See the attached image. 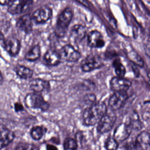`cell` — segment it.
<instances>
[{"mask_svg":"<svg viewBox=\"0 0 150 150\" xmlns=\"http://www.w3.org/2000/svg\"><path fill=\"white\" fill-rule=\"evenodd\" d=\"M115 120V115L108 113L107 112L97 123L96 127L97 132L100 134L108 132L114 126Z\"/></svg>","mask_w":150,"mask_h":150,"instance_id":"ba28073f","label":"cell"},{"mask_svg":"<svg viewBox=\"0 0 150 150\" xmlns=\"http://www.w3.org/2000/svg\"><path fill=\"white\" fill-rule=\"evenodd\" d=\"M52 10L51 8L47 5H43L38 8L33 12L32 19L35 23L43 24L50 20L52 17Z\"/></svg>","mask_w":150,"mask_h":150,"instance_id":"5b68a950","label":"cell"},{"mask_svg":"<svg viewBox=\"0 0 150 150\" xmlns=\"http://www.w3.org/2000/svg\"><path fill=\"white\" fill-rule=\"evenodd\" d=\"M33 2V1H11L8 6V12L13 15L24 13L31 8Z\"/></svg>","mask_w":150,"mask_h":150,"instance_id":"8992f818","label":"cell"},{"mask_svg":"<svg viewBox=\"0 0 150 150\" xmlns=\"http://www.w3.org/2000/svg\"><path fill=\"white\" fill-rule=\"evenodd\" d=\"M128 98L126 92H114L110 98L109 105L113 110H117L123 107Z\"/></svg>","mask_w":150,"mask_h":150,"instance_id":"9c48e42d","label":"cell"},{"mask_svg":"<svg viewBox=\"0 0 150 150\" xmlns=\"http://www.w3.org/2000/svg\"><path fill=\"white\" fill-rule=\"evenodd\" d=\"M14 109L15 111L17 113L23 112L25 110L24 106L23 105L22 103L19 102L15 103L14 104Z\"/></svg>","mask_w":150,"mask_h":150,"instance_id":"f1b7e54d","label":"cell"},{"mask_svg":"<svg viewBox=\"0 0 150 150\" xmlns=\"http://www.w3.org/2000/svg\"><path fill=\"white\" fill-rule=\"evenodd\" d=\"M87 44L90 48L100 49L104 47L105 42L100 32L93 30L88 34Z\"/></svg>","mask_w":150,"mask_h":150,"instance_id":"8fae6325","label":"cell"},{"mask_svg":"<svg viewBox=\"0 0 150 150\" xmlns=\"http://www.w3.org/2000/svg\"><path fill=\"white\" fill-rule=\"evenodd\" d=\"M64 150H78L79 143L76 139L71 137H67L63 143Z\"/></svg>","mask_w":150,"mask_h":150,"instance_id":"603a6c76","label":"cell"},{"mask_svg":"<svg viewBox=\"0 0 150 150\" xmlns=\"http://www.w3.org/2000/svg\"><path fill=\"white\" fill-rule=\"evenodd\" d=\"M11 1H5V0H4V1H0V3H1V5L2 6H8L9 3L11 2Z\"/></svg>","mask_w":150,"mask_h":150,"instance_id":"d6a6232c","label":"cell"},{"mask_svg":"<svg viewBox=\"0 0 150 150\" xmlns=\"http://www.w3.org/2000/svg\"><path fill=\"white\" fill-rule=\"evenodd\" d=\"M134 68L133 67V71H134V73H135V75L136 76H139V71L137 67H134Z\"/></svg>","mask_w":150,"mask_h":150,"instance_id":"836d02e7","label":"cell"},{"mask_svg":"<svg viewBox=\"0 0 150 150\" xmlns=\"http://www.w3.org/2000/svg\"><path fill=\"white\" fill-rule=\"evenodd\" d=\"M15 137V134L13 130L8 128L1 127L0 138L1 149L2 150L8 146L14 140Z\"/></svg>","mask_w":150,"mask_h":150,"instance_id":"d6986e66","label":"cell"},{"mask_svg":"<svg viewBox=\"0 0 150 150\" xmlns=\"http://www.w3.org/2000/svg\"><path fill=\"white\" fill-rule=\"evenodd\" d=\"M132 85L129 80L124 78L114 77L110 80V89L114 92H126Z\"/></svg>","mask_w":150,"mask_h":150,"instance_id":"30bf717a","label":"cell"},{"mask_svg":"<svg viewBox=\"0 0 150 150\" xmlns=\"http://www.w3.org/2000/svg\"><path fill=\"white\" fill-rule=\"evenodd\" d=\"M96 97L95 95L92 93H89L85 94L83 96L81 102L85 105L86 108L91 107L96 103Z\"/></svg>","mask_w":150,"mask_h":150,"instance_id":"cb8c5ba5","label":"cell"},{"mask_svg":"<svg viewBox=\"0 0 150 150\" xmlns=\"http://www.w3.org/2000/svg\"><path fill=\"white\" fill-rule=\"evenodd\" d=\"M21 42L20 40L14 37H10L6 39L4 49L12 57H15L21 51Z\"/></svg>","mask_w":150,"mask_h":150,"instance_id":"4fadbf2b","label":"cell"},{"mask_svg":"<svg viewBox=\"0 0 150 150\" xmlns=\"http://www.w3.org/2000/svg\"><path fill=\"white\" fill-rule=\"evenodd\" d=\"M128 57L134 64L140 67H143L144 66V60L137 52L134 51L129 52Z\"/></svg>","mask_w":150,"mask_h":150,"instance_id":"484cf974","label":"cell"},{"mask_svg":"<svg viewBox=\"0 0 150 150\" xmlns=\"http://www.w3.org/2000/svg\"><path fill=\"white\" fill-rule=\"evenodd\" d=\"M6 39L4 37V35L2 32H1V35H0V42H1V47L4 48L6 43Z\"/></svg>","mask_w":150,"mask_h":150,"instance_id":"1f68e13d","label":"cell"},{"mask_svg":"<svg viewBox=\"0 0 150 150\" xmlns=\"http://www.w3.org/2000/svg\"><path fill=\"white\" fill-rule=\"evenodd\" d=\"M25 106L32 110H39L45 112L49 110L50 104L41 95L37 93H30L27 94L24 98Z\"/></svg>","mask_w":150,"mask_h":150,"instance_id":"3957f363","label":"cell"},{"mask_svg":"<svg viewBox=\"0 0 150 150\" xmlns=\"http://www.w3.org/2000/svg\"><path fill=\"white\" fill-rule=\"evenodd\" d=\"M62 60L71 63L77 62L81 57L80 52L71 44H67L59 51Z\"/></svg>","mask_w":150,"mask_h":150,"instance_id":"52a82bcc","label":"cell"},{"mask_svg":"<svg viewBox=\"0 0 150 150\" xmlns=\"http://www.w3.org/2000/svg\"><path fill=\"white\" fill-rule=\"evenodd\" d=\"M144 49L146 55L150 58V42H148L145 44Z\"/></svg>","mask_w":150,"mask_h":150,"instance_id":"f546056e","label":"cell"},{"mask_svg":"<svg viewBox=\"0 0 150 150\" xmlns=\"http://www.w3.org/2000/svg\"><path fill=\"white\" fill-rule=\"evenodd\" d=\"M61 60L59 52L53 49L48 50L43 57V62L47 66H57L60 64Z\"/></svg>","mask_w":150,"mask_h":150,"instance_id":"5bb4252c","label":"cell"},{"mask_svg":"<svg viewBox=\"0 0 150 150\" xmlns=\"http://www.w3.org/2000/svg\"><path fill=\"white\" fill-rule=\"evenodd\" d=\"M118 142L114 137H108L105 142V148L107 150H116L118 147Z\"/></svg>","mask_w":150,"mask_h":150,"instance_id":"4316f807","label":"cell"},{"mask_svg":"<svg viewBox=\"0 0 150 150\" xmlns=\"http://www.w3.org/2000/svg\"><path fill=\"white\" fill-rule=\"evenodd\" d=\"M33 21L30 14L23 15L17 20L16 28L26 34H30L33 30Z\"/></svg>","mask_w":150,"mask_h":150,"instance_id":"7c38bea8","label":"cell"},{"mask_svg":"<svg viewBox=\"0 0 150 150\" xmlns=\"http://www.w3.org/2000/svg\"><path fill=\"white\" fill-rule=\"evenodd\" d=\"M13 150H35L34 145L28 142H21L16 145Z\"/></svg>","mask_w":150,"mask_h":150,"instance_id":"83f0119b","label":"cell"},{"mask_svg":"<svg viewBox=\"0 0 150 150\" xmlns=\"http://www.w3.org/2000/svg\"><path fill=\"white\" fill-rule=\"evenodd\" d=\"M47 129L43 125H35L30 129V134L33 140L39 141L45 135Z\"/></svg>","mask_w":150,"mask_h":150,"instance_id":"44dd1931","label":"cell"},{"mask_svg":"<svg viewBox=\"0 0 150 150\" xmlns=\"http://www.w3.org/2000/svg\"><path fill=\"white\" fill-rule=\"evenodd\" d=\"M103 65L100 57L96 54L88 55L81 63L82 71L89 72L101 67Z\"/></svg>","mask_w":150,"mask_h":150,"instance_id":"277c9868","label":"cell"},{"mask_svg":"<svg viewBox=\"0 0 150 150\" xmlns=\"http://www.w3.org/2000/svg\"><path fill=\"white\" fill-rule=\"evenodd\" d=\"M132 128L129 124L122 123L116 127L114 133V138L121 143L128 138L131 133Z\"/></svg>","mask_w":150,"mask_h":150,"instance_id":"e0dca14e","label":"cell"},{"mask_svg":"<svg viewBox=\"0 0 150 150\" xmlns=\"http://www.w3.org/2000/svg\"><path fill=\"white\" fill-rule=\"evenodd\" d=\"M136 150H150V133L143 131L137 136L134 143Z\"/></svg>","mask_w":150,"mask_h":150,"instance_id":"9a60e30c","label":"cell"},{"mask_svg":"<svg viewBox=\"0 0 150 150\" xmlns=\"http://www.w3.org/2000/svg\"><path fill=\"white\" fill-rule=\"evenodd\" d=\"M41 54V49L39 45H36L31 48L25 54V59L30 62H34L40 58Z\"/></svg>","mask_w":150,"mask_h":150,"instance_id":"7402d4cb","label":"cell"},{"mask_svg":"<svg viewBox=\"0 0 150 150\" xmlns=\"http://www.w3.org/2000/svg\"><path fill=\"white\" fill-rule=\"evenodd\" d=\"M113 66L117 77L124 78L126 74V69L119 59H116L114 61Z\"/></svg>","mask_w":150,"mask_h":150,"instance_id":"d4e9b609","label":"cell"},{"mask_svg":"<svg viewBox=\"0 0 150 150\" xmlns=\"http://www.w3.org/2000/svg\"><path fill=\"white\" fill-rule=\"evenodd\" d=\"M107 107L104 103L98 102L85 108L82 115V123L87 127L94 126L99 122L107 113Z\"/></svg>","mask_w":150,"mask_h":150,"instance_id":"6da1fadb","label":"cell"},{"mask_svg":"<svg viewBox=\"0 0 150 150\" xmlns=\"http://www.w3.org/2000/svg\"><path fill=\"white\" fill-rule=\"evenodd\" d=\"M73 15V11L70 7L66 8L60 13L57 20L54 31V34L57 37L62 38L65 36Z\"/></svg>","mask_w":150,"mask_h":150,"instance_id":"7a4b0ae2","label":"cell"},{"mask_svg":"<svg viewBox=\"0 0 150 150\" xmlns=\"http://www.w3.org/2000/svg\"><path fill=\"white\" fill-rule=\"evenodd\" d=\"M46 150H59L58 148L55 145L47 144L46 145Z\"/></svg>","mask_w":150,"mask_h":150,"instance_id":"4dcf8cb0","label":"cell"},{"mask_svg":"<svg viewBox=\"0 0 150 150\" xmlns=\"http://www.w3.org/2000/svg\"><path fill=\"white\" fill-rule=\"evenodd\" d=\"M87 35V28L86 26L80 24L73 26L70 30L71 38L75 42L80 43Z\"/></svg>","mask_w":150,"mask_h":150,"instance_id":"ac0fdd59","label":"cell"},{"mask_svg":"<svg viewBox=\"0 0 150 150\" xmlns=\"http://www.w3.org/2000/svg\"><path fill=\"white\" fill-rule=\"evenodd\" d=\"M29 87L34 93L38 94L42 92H49L50 89L49 81L39 78L31 80L29 82Z\"/></svg>","mask_w":150,"mask_h":150,"instance_id":"2e32d148","label":"cell"},{"mask_svg":"<svg viewBox=\"0 0 150 150\" xmlns=\"http://www.w3.org/2000/svg\"><path fill=\"white\" fill-rule=\"evenodd\" d=\"M14 71L16 75L23 79H28L33 76L34 72L29 67L17 64L15 67Z\"/></svg>","mask_w":150,"mask_h":150,"instance_id":"ffe728a7","label":"cell"}]
</instances>
